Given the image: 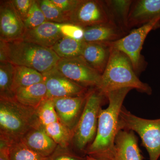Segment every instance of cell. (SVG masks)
<instances>
[{
	"instance_id": "6",
	"label": "cell",
	"mask_w": 160,
	"mask_h": 160,
	"mask_svg": "<svg viewBox=\"0 0 160 160\" xmlns=\"http://www.w3.org/2000/svg\"><path fill=\"white\" fill-rule=\"evenodd\" d=\"M120 130L137 133L146 148L149 160H158L160 157V118L146 119L136 116L123 106L120 114Z\"/></svg>"
},
{
	"instance_id": "24",
	"label": "cell",
	"mask_w": 160,
	"mask_h": 160,
	"mask_svg": "<svg viewBox=\"0 0 160 160\" xmlns=\"http://www.w3.org/2000/svg\"><path fill=\"white\" fill-rule=\"evenodd\" d=\"M15 67L10 62L0 63V98H14Z\"/></svg>"
},
{
	"instance_id": "5",
	"label": "cell",
	"mask_w": 160,
	"mask_h": 160,
	"mask_svg": "<svg viewBox=\"0 0 160 160\" xmlns=\"http://www.w3.org/2000/svg\"><path fill=\"white\" fill-rule=\"evenodd\" d=\"M9 62L29 67L43 74L56 66L61 58L50 48L23 40L8 42Z\"/></svg>"
},
{
	"instance_id": "32",
	"label": "cell",
	"mask_w": 160,
	"mask_h": 160,
	"mask_svg": "<svg viewBox=\"0 0 160 160\" xmlns=\"http://www.w3.org/2000/svg\"><path fill=\"white\" fill-rule=\"evenodd\" d=\"M81 0H51L63 13L69 18ZM69 23V22H68Z\"/></svg>"
},
{
	"instance_id": "19",
	"label": "cell",
	"mask_w": 160,
	"mask_h": 160,
	"mask_svg": "<svg viewBox=\"0 0 160 160\" xmlns=\"http://www.w3.org/2000/svg\"><path fill=\"white\" fill-rule=\"evenodd\" d=\"M46 95L47 90L44 82L18 88L14 91V98L18 102L35 109L47 98Z\"/></svg>"
},
{
	"instance_id": "22",
	"label": "cell",
	"mask_w": 160,
	"mask_h": 160,
	"mask_svg": "<svg viewBox=\"0 0 160 160\" xmlns=\"http://www.w3.org/2000/svg\"><path fill=\"white\" fill-rule=\"evenodd\" d=\"M44 82V76L38 71L26 66H15L13 92L18 88L28 87Z\"/></svg>"
},
{
	"instance_id": "18",
	"label": "cell",
	"mask_w": 160,
	"mask_h": 160,
	"mask_svg": "<svg viewBox=\"0 0 160 160\" xmlns=\"http://www.w3.org/2000/svg\"><path fill=\"white\" fill-rule=\"evenodd\" d=\"M111 49L108 44L85 42L81 56L89 66L102 75L109 62Z\"/></svg>"
},
{
	"instance_id": "33",
	"label": "cell",
	"mask_w": 160,
	"mask_h": 160,
	"mask_svg": "<svg viewBox=\"0 0 160 160\" xmlns=\"http://www.w3.org/2000/svg\"><path fill=\"white\" fill-rule=\"evenodd\" d=\"M9 143L0 139V160H11L9 154Z\"/></svg>"
},
{
	"instance_id": "26",
	"label": "cell",
	"mask_w": 160,
	"mask_h": 160,
	"mask_svg": "<svg viewBox=\"0 0 160 160\" xmlns=\"http://www.w3.org/2000/svg\"><path fill=\"white\" fill-rule=\"evenodd\" d=\"M35 110L38 121L43 127L59 121L52 99L46 98Z\"/></svg>"
},
{
	"instance_id": "16",
	"label": "cell",
	"mask_w": 160,
	"mask_h": 160,
	"mask_svg": "<svg viewBox=\"0 0 160 160\" xmlns=\"http://www.w3.org/2000/svg\"><path fill=\"white\" fill-rule=\"evenodd\" d=\"M21 140L29 149L44 157L51 155L58 146L41 125L32 128Z\"/></svg>"
},
{
	"instance_id": "20",
	"label": "cell",
	"mask_w": 160,
	"mask_h": 160,
	"mask_svg": "<svg viewBox=\"0 0 160 160\" xmlns=\"http://www.w3.org/2000/svg\"><path fill=\"white\" fill-rule=\"evenodd\" d=\"M107 8L110 22L123 31L128 33L129 29L128 18L132 1L106 0L104 1Z\"/></svg>"
},
{
	"instance_id": "27",
	"label": "cell",
	"mask_w": 160,
	"mask_h": 160,
	"mask_svg": "<svg viewBox=\"0 0 160 160\" xmlns=\"http://www.w3.org/2000/svg\"><path fill=\"white\" fill-rule=\"evenodd\" d=\"M39 5L48 22L58 24L68 23L69 18L52 2L51 0H40Z\"/></svg>"
},
{
	"instance_id": "25",
	"label": "cell",
	"mask_w": 160,
	"mask_h": 160,
	"mask_svg": "<svg viewBox=\"0 0 160 160\" xmlns=\"http://www.w3.org/2000/svg\"><path fill=\"white\" fill-rule=\"evenodd\" d=\"M9 154L11 160H47L48 158L32 151L21 140L10 143Z\"/></svg>"
},
{
	"instance_id": "21",
	"label": "cell",
	"mask_w": 160,
	"mask_h": 160,
	"mask_svg": "<svg viewBox=\"0 0 160 160\" xmlns=\"http://www.w3.org/2000/svg\"><path fill=\"white\" fill-rule=\"evenodd\" d=\"M84 43L83 41L63 37L50 49L61 59L72 58L82 55Z\"/></svg>"
},
{
	"instance_id": "2",
	"label": "cell",
	"mask_w": 160,
	"mask_h": 160,
	"mask_svg": "<svg viewBox=\"0 0 160 160\" xmlns=\"http://www.w3.org/2000/svg\"><path fill=\"white\" fill-rule=\"evenodd\" d=\"M123 88L136 89L148 95L152 92L151 87L139 79L129 58L123 52L111 47L109 62L102 74L98 89L105 95L109 92Z\"/></svg>"
},
{
	"instance_id": "13",
	"label": "cell",
	"mask_w": 160,
	"mask_h": 160,
	"mask_svg": "<svg viewBox=\"0 0 160 160\" xmlns=\"http://www.w3.org/2000/svg\"><path fill=\"white\" fill-rule=\"evenodd\" d=\"M156 18L160 19V0L132 1L128 18L129 30Z\"/></svg>"
},
{
	"instance_id": "14",
	"label": "cell",
	"mask_w": 160,
	"mask_h": 160,
	"mask_svg": "<svg viewBox=\"0 0 160 160\" xmlns=\"http://www.w3.org/2000/svg\"><path fill=\"white\" fill-rule=\"evenodd\" d=\"M138 140L133 131L120 130L115 141L110 160H142Z\"/></svg>"
},
{
	"instance_id": "9",
	"label": "cell",
	"mask_w": 160,
	"mask_h": 160,
	"mask_svg": "<svg viewBox=\"0 0 160 160\" xmlns=\"http://www.w3.org/2000/svg\"><path fill=\"white\" fill-rule=\"evenodd\" d=\"M110 22L104 1L81 0L72 13L69 21L82 28Z\"/></svg>"
},
{
	"instance_id": "3",
	"label": "cell",
	"mask_w": 160,
	"mask_h": 160,
	"mask_svg": "<svg viewBox=\"0 0 160 160\" xmlns=\"http://www.w3.org/2000/svg\"><path fill=\"white\" fill-rule=\"evenodd\" d=\"M39 125L35 109L14 98H0V139L10 144L21 140L32 128Z\"/></svg>"
},
{
	"instance_id": "30",
	"label": "cell",
	"mask_w": 160,
	"mask_h": 160,
	"mask_svg": "<svg viewBox=\"0 0 160 160\" xmlns=\"http://www.w3.org/2000/svg\"><path fill=\"white\" fill-rule=\"evenodd\" d=\"M59 28L63 36L74 40L82 41L84 31L82 27L70 23H64L60 24Z\"/></svg>"
},
{
	"instance_id": "12",
	"label": "cell",
	"mask_w": 160,
	"mask_h": 160,
	"mask_svg": "<svg viewBox=\"0 0 160 160\" xmlns=\"http://www.w3.org/2000/svg\"><path fill=\"white\" fill-rule=\"evenodd\" d=\"M88 93L52 99L59 121L73 132L84 110Z\"/></svg>"
},
{
	"instance_id": "8",
	"label": "cell",
	"mask_w": 160,
	"mask_h": 160,
	"mask_svg": "<svg viewBox=\"0 0 160 160\" xmlns=\"http://www.w3.org/2000/svg\"><path fill=\"white\" fill-rule=\"evenodd\" d=\"M56 68L74 82L86 88H100L102 74L89 66L82 56L61 59Z\"/></svg>"
},
{
	"instance_id": "28",
	"label": "cell",
	"mask_w": 160,
	"mask_h": 160,
	"mask_svg": "<svg viewBox=\"0 0 160 160\" xmlns=\"http://www.w3.org/2000/svg\"><path fill=\"white\" fill-rule=\"evenodd\" d=\"M46 22L48 21L40 8L38 1L35 0L24 22L26 30L34 29Z\"/></svg>"
},
{
	"instance_id": "4",
	"label": "cell",
	"mask_w": 160,
	"mask_h": 160,
	"mask_svg": "<svg viewBox=\"0 0 160 160\" xmlns=\"http://www.w3.org/2000/svg\"><path fill=\"white\" fill-rule=\"evenodd\" d=\"M105 99L108 100L98 88H89L84 110L72 138L71 147L80 155H86V149L94 141L97 131L99 113Z\"/></svg>"
},
{
	"instance_id": "31",
	"label": "cell",
	"mask_w": 160,
	"mask_h": 160,
	"mask_svg": "<svg viewBox=\"0 0 160 160\" xmlns=\"http://www.w3.org/2000/svg\"><path fill=\"white\" fill-rule=\"evenodd\" d=\"M35 0H12L16 11L23 22L27 18Z\"/></svg>"
},
{
	"instance_id": "11",
	"label": "cell",
	"mask_w": 160,
	"mask_h": 160,
	"mask_svg": "<svg viewBox=\"0 0 160 160\" xmlns=\"http://www.w3.org/2000/svg\"><path fill=\"white\" fill-rule=\"evenodd\" d=\"M26 31L24 22L11 1L0 2V41L9 42L22 40Z\"/></svg>"
},
{
	"instance_id": "29",
	"label": "cell",
	"mask_w": 160,
	"mask_h": 160,
	"mask_svg": "<svg viewBox=\"0 0 160 160\" xmlns=\"http://www.w3.org/2000/svg\"><path fill=\"white\" fill-rule=\"evenodd\" d=\"M47 160H86V157L77 154L70 147L58 146L54 152L47 158Z\"/></svg>"
},
{
	"instance_id": "34",
	"label": "cell",
	"mask_w": 160,
	"mask_h": 160,
	"mask_svg": "<svg viewBox=\"0 0 160 160\" xmlns=\"http://www.w3.org/2000/svg\"><path fill=\"white\" fill-rule=\"evenodd\" d=\"M9 62L8 42L0 41V63Z\"/></svg>"
},
{
	"instance_id": "17",
	"label": "cell",
	"mask_w": 160,
	"mask_h": 160,
	"mask_svg": "<svg viewBox=\"0 0 160 160\" xmlns=\"http://www.w3.org/2000/svg\"><path fill=\"white\" fill-rule=\"evenodd\" d=\"M83 29L82 41L87 43L108 44L115 42L128 34L111 22L85 27Z\"/></svg>"
},
{
	"instance_id": "15",
	"label": "cell",
	"mask_w": 160,
	"mask_h": 160,
	"mask_svg": "<svg viewBox=\"0 0 160 160\" xmlns=\"http://www.w3.org/2000/svg\"><path fill=\"white\" fill-rule=\"evenodd\" d=\"M59 25L58 23L46 22L34 29H26L22 40L51 48L64 37L60 31Z\"/></svg>"
},
{
	"instance_id": "35",
	"label": "cell",
	"mask_w": 160,
	"mask_h": 160,
	"mask_svg": "<svg viewBox=\"0 0 160 160\" xmlns=\"http://www.w3.org/2000/svg\"><path fill=\"white\" fill-rule=\"evenodd\" d=\"M86 160H110L108 159L100 158H97L90 155H86Z\"/></svg>"
},
{
	"instance_id": "23",
	"label": "cell",
	"mask_w": 160,
	"mask_h": 160,
	"mask_svg": "<svg viewBox=\"0 0 160 160\" xmlns=\"http://www.w3.org/2000/svg\"><path fill=\"white\" fill-rule=\"evenodd\" d=\"M47 134L55 142L62 147H72L73 132L71 131L59 121L44 127Z\"/></svg>"
},
{
	"instance_id": "1",
	"label": "cell",
	"mask_w": 160,
	"mask_h": 160,
	"mask_svg": "<svg viewBox=\"0 0 160 160\" xmlns=\"http://www.w3.org/2000/svg\"><path fill=\"white\" fill-rule=\"evenodd\" d=\"M131 88L109 92L105 96L109 102L106 109L100 110L97 131L94 141L86 151V155L110 160L115 141L120 131V114L126 96Z\"/></svg>"
},
{
	"instance_id": "10",
	"label": "cell",
	"mask_w": 160,
	"mask_h": 160,
	"mask_svg": "<svg viewBox=\"0 0 160 160\" xmlns=\"http://www.w3.org/2000/svg\"><path fill=\"white\" fill-rule=\"evenodd\" d=\"M47 98L78 96L86 94L89 89L71 81L54 68L43 74Z\"/></svg>"
},
{
	"instance_id": "7",
	"label": "cell",
	"mask_w": 160,
	"mask_h": 160,
	"mask_svg": "<svg viewBox=\"0 0 160 160\" xmlns=\"http://www.w3.org/2000/svg\"><path fill=\"white\" fill-rule=\"evenodd\" d=\"M160 25V19H154L133 29L122 38L108 44L126 54L131 61L135 72L140 74L146 67V61L141 54L143 44L149 32L159 27Z\"/></svg>"
}]
</instances>
